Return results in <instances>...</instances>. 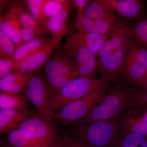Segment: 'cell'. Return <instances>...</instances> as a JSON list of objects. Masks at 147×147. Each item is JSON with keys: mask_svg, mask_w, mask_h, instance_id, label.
Listing matches in <instances>:
<instances>
[{"mask_svg": "<svg viewBox=\"0 0 147 147\" xmlns=\"http://www.w3.org/2000/svg\"><path fill=\"white\" fill-rule=\"evenodd\" d=\"M19 63L16 61L12 57H0V78L9 74L17 71Z\"/></svg>", "mask_w": 147, "mask_h": 147, "instance_id": "31", "label": "cell"}, {"mask_svg": "<svg viewBox=\"0 0 147 147\" xmlns=\"http://www.w3.org/2000/svg\"><path fill=\"white\" fill-rule=\"evenodd\" d=\"M110 147H147V137L131 133H121Z\"/></svg>", "mask_w": 147, "mask_h": 147, "instance_id": "25", "label": "cell"}, {"mask_svg": "<svg viewBox=\"0 0 147 147\" xmlns=\"http://www.w3.org/2000/svg\"><path fill=\"white\" fill-rule=\"evenodd\" d=\"M137 107L147 110V84L137 88L129 100V108Z\"/></svg>", "mask_w": 147, "mask_h": 147, "instance_id": "29", "label": "cell"}, {"mask_svg": "<svg viewBox=\"0 0 147 147\" xmlns=\"http://www.w3.org/2000/svg\"></svg>", "mask_w": 147, "mask_h": 147, "instance_id": "35", "label": "cell"}, {"mask_svg": "<svg viewBox=\"0 0 147 147\" xmlns=\"http://www.w3.org/2000/svg\"><path fill=\"white\" fill-rule=\"evenodd\" d=\"M45 0H26L25 1L29 12L46 31L47 20L44 17L42 11V6Z\"/></svg>", "mask_w": 147, "mask_h": 147, "instance_id": "27", "label": "cell"}, {"mask_svg": "<svg viewBox=\"0 0 147 147\" xmlns=\"http://www.w3.org/2000/svg\"><path fill=\"white\" fill-rule=\"evenodd\" d=\"M121 133H131L147 137V110L137 107L127 108L120 116Z\"/></svg>", "mask_w": 147, "mask_h": 147, "instance_id": "12", "label": "cell"}, {"mask_svg": "<svg viewBox=\"0 0 147 147\" xmlns=\"http://www.w3.org/2000/svg\"><path fill=\"white\" fill-rule=\"evenodd\" d=\"M72 6V1L66 0L63 9L56 16L47 20L46 31L51 34L53 39L58 38L68 32L69 28L67 25Z\"/></svg>", "mask_w": 147, "mask_h": 147, "instance_id": "18", "label": "cell"}, {"mask_svg": "<svg viewBox=\"0 0 147 147\" xmlns=\"http://www.w3.org/2000/svg\"><path fill=\"white\" fill-rule=\"evenodd\" d=\"M128 35L131 42L147 50V15L131 24L128 28Z\"/></svg>", "mask_w": 147, "mask_h": 147, "instance_id": "20", "label": "cell"}, {"mask_svg": "<svg viewBox=\"0 0 147 147\" xmlns=\"http://www.w3.org/2000/svg\"><path fill=\"white\" fill-rule=\"evenodd\" d=\"M50 93L45 78L38 72L31 73L25 95L36 108L34 115L47 121L53 120L49 115Z\"/></svg>", "mask_w": 147, "mask_h": 147, "instance_id": "10", "label": "cell"}, {"mask_svg": "<svg viewBox=\"0 0 147 147\" xmlns=\"http://www.w3.org/2000/svg\"><path fill=\"white\" fill-rule=\"evenodd\" d=\"M147 50L130 42L125 58L123 84L143 86L147 84Z\"/></svg>", "mask_w": 147, "mask_h": 147, "instance_id": "8", "label": "cell"}, {"mask_svg": "<svg viewBox=\"0 0 147 147\" xmlns=\"http://www.w3.org/2000/svg\"><path fill=\"white\" fill-rule=\"evenodd\" d=\"M84 15L93 20H98L107 19L117 15L103 0H92L86 7Z\"/></svg>", "mask_w": 147, "mask_h": 147, "instance_id": "21", "label": "cell"}, {"mask_svg": "<svg viewBox=\"0 0 147 147\" xmlns=\"http://www.w3.org/2000/svg\"><path fill=\"white\" fill-rule=\"evenodd\" d=\"M129 25L125 21L110 34L97 58L100 78L115 85L123 84L125 58L131 42L128 35Z\"/></svg>", "mask_w": 147, "mask_h": 147, "instance_id": "1", "label": "cell"}, {"mask_svg": "<svg viewBox=\"0 0 147 147\" xmlns=\"http://www.w3.org/2000/svg\"><path fill=\"white\" fill-rule=\"evenodd\" d=\"M65 36L61 50L75 63L77 77L96 79L97 58L87 47L82 36L69 27Z\"/></svg>", "mask_w": 147, "mask_h": 147, "instance_id": "5", "label": "cell"}, {"mask_svg": "<svg viewBox=\"0 0 147 147\" xmlns=\"http://www.w3.org/2000/svg\"><path fill=\"white\" fill-rule=\"evenodd\" d=\"M30 74L13 71L5 75L0 80L1 92L19 94L26 90Z\"/></svg>", "mask_w": 147, "mask_h": 147, "instance_id": "17", "label": "cell"}, {"mask_svg": "<svg viewBox=\"0 0 147 147\" xmlns=\"http://www.w3.org/2000/svg\"><path fill=\"white\" fill-rule=\"evenodd\" d=\"M30 103L25 95L1 92V109L26 110L29 109Z\"/></svg>", "mask_w": 147, "mask_h": 147, "instance_id": "23", "label": "cell"}, {"mask_svg": "<svg viewBox=\"0 0 147 147\" xmlns=\"http://www.w3.org/2000/svg\"><path fill=\"white\" fill-rule=\"evenodd\" d=\"M110 34L101 35L93 33H88L80 35L83 38L87 47L97 58L100 50L103 47Z\"/></svg>", "mask_w": 147, "mask_h": 147, "instance_id": "26", "label": "cell"}, {"mask_svg": "<svg viewBox=\"0 0 147 147\" xmlns=\"http://www.w3.org/2000/svg\"><path fill=\"white\" fill-rule=\"evenodd\" d=\"M1 147H40L35 142L19 129L1 139Z\"/></svg>", "mask_w": 147, "mask_h": 147, "instance_id": "22", "label": "cell"}, {"mask_svg": "<svg viewBox=\"0 0 147 147\" xmlns=\"http://www.w3.org/2000/svg\"><path fill=\"white\" fill-rule=\"evenodd\" d=\"M44 71L45 81L51 93L57 91L71 79L77 77L75 63L61 50L52 55L46 63Z\"/></svg>", "mask_w": 147, "mask_h": 147, "instance_id": "6", "label": "cell"}, {"mask_svg": "<svg viewBox=\"0 0 147 147\" xmlns=\"http://www.w3.org/2000/svg\"><path fill=\"white\" fill-rule=\"evenodd\" d=\"M17 48L16 43L0 30V56L12 57Z\"/></svg>", "mask_w": 147, "mask_h": 147, "instance_id": "30", "label": "cell"}, {"mask_svg": "<svg viewBox=\"0 0 147 147\" xmlns=\"http://www.w3.org/2000/svg\"><path fill=\"white\" fill-rule=\"evenodd\" d=\"M32 112L26 110L1 109L0 110V134H8L18 129L21 124L32 117Z\"/></svg>", "mask_w": 147, "mask_h": 147, "instance_id": "15", "label": "cell"}, {"mask_svg": "<svg viewBox=\"0 0 147 147\" xmlns=\"http://www.w3.org/2000/svg\"><path fill=\"white\" fill-rule=\"evenodd\" d=\"M21 26L15 5L12 6L0 18V30L16 43L17 47L23 44L20 30Z\"/></svg>", "mask_w": 147, "mask_h": 147, "instance_id": "16", "label": "cell"}, {"mask_svg": "<svg viewBox=\"0 0 147 147\" xmlns=\"http://www.w3.org/2000/svg\"><path fill=\"white\" fill-rule=\"evenodd\" d=\"M21 38L23 43L29 42L38 36L36 33L31 30L21 27L20 30Z\"/></svg>", "mask_w": 147, "mask_h": 147, "instance_id": "33", "label": "cell"}, {"mask_svg": "<svg viewBox=\"0 0 147 147\" xmlns=\"http://www.w3.org/2000/svg\"><path fill=\"white\" fill-rule=\"evenodd\" d=\"M71 125L73 137L88 147H110L119 134V118Z\"/></svg>", "mask_w": 147, "mask_h": 147, "instance_id": "3", "label": "cell"}, {"mask_svg": "<svg viewBox=\"0 0 147 147\" xmlns=\"http://www.w3.org/2000/svg\"><path fill=\"white\" fill-rule=\"evenodd\" d=\"M66 34L56 39L49 46L33 54L19 63L17 71L24 74L38 72L51 57L54 51Z\"/></svg>", "mask_w": 147, "mask_h": 147, "instance_id": "13", "label": "cell"}, {"mask_svg": "<svg viewBox=\"0 0 147 147\" xmlns=\"http://www.w3.org/2000/svg\"><path fill=\"white\" fill-rule=\"evenodd\" d=\"M135 86L125 84L115 85L85 117L73 125L91 123L120 117L129 108L130 97L137 88Z\"/></svg>", "mask_w": 147, "mask_h": 147, "instance_id": "2", "label": "cell"}, {"mask_svg": "<svg viewBox=\"0 0 147 147\" xmlns=\"http://www.w3.org/2000/svg\"><path fill=\"white\" fill-rule=\"evenodd\" d=\"M20 25L22 28L30 29L34 31L38 36L45 35L47 32L36 20L33 16L27 11L23 5H15Z\"/></svg>", "mask_w": 147, "mask_h": 147, "instance_id": "24", "label": "cell"}, {"mask_svg": "<svg viewBox=\"0 0 147 147\" xmlns=\"http://www.w3.org/2000/svg\"><path fill=\"white\" fill-rule=\"evenodd\" d=\"M123 19L139 20L146 13L144 2L141 0H103Z\"/></svg>", "mask_w": 147, "mask_h": 147, "instance_id": "14", "label": "cell"}, {"mask_svg": "<svg viewBox=\"0 0 147 147\" xmlns=\"http://www.w3.org/2000/svg\"><path fill=\"white\" fill-rule=\"evenodd\" d=\"M32 139L40 147H57L60 136L57 123L45 121L34 115L20 125L18 128Z\"/></svg>", "mask_w": 147, "mask_h": 147, "instance_id": "9", "label": "cell"}, {"mask_svg": "<svg viewBox=\"0 0 147 147\" xmlns=\"http://www.w3.org/2000/svg\"><path fill=\"white\" fill-rule=\"evenodd\" d=\"M125 21L117 15L103 20H95L86 17L84 14L77 13L74 28L80 34L93 33L107 35L110 34Z\"/></svg>", "mask_w": 147, "mask_h": 147, "instance_id": "11", "label": "cell"}, {"mask_svg": "<svg viewBox=\"0 0 147 147\" xmlns=\"http://www.w3.org/2000/svg\"><path fill=\"white\" fill-rule=\"evenodd\" d=\"M107 90L108 86L67 104L56 112L52 119L66 127L71 126L85 117L92 108L101 101Z\"/></svg>", "mask_w": 147, "mask_h": 147, "instance_id": "7", "label": "cell"}, {"mask_svg": "<svg viewBox=\"0 0 147 147\" xmlns=\"http://www.w3.org/2000/svg\"><path fill=\"white\" fill-rule=\"evenodd\" d=\"M108 83L101 78L78 77L71 79L59 90L50 93V117L52 118L56 112L67 104L107 86Z\"/></svg>", "mask_w": 147, "mask_h": 147, "instance_id": "4", "label": "cell"}, {"mask_svg": "<svg viewBox=\"0 0 147 147\" xmlns=\"http://www.w3.org/2000/svg\"><path fill=\"white\" fill-rule=\"evenodd\" d=\"M45 35L39 36L29 42L24 43L16 48L12 58L19 63L35 53L46 48L53 41Z\"/></svg>", "mask_w": 147, "mask_h": 147, "instance_id": "19", "label": "cell"}, {"mask_svg": "<svg viewBox=\"0 0 147 147\" xmlns=\"http://www.w3.org/2000/svg\"><path fill=\"white\" fill-rule=\"evenodd\" d=\"M57 147H88L67 134L63 137H60Z\"/></svg>", "mask_w": 147, "mask_h": 147, "instance_id": "32", "label": "cell"}, {"mask_svg": "<svg viewBox=\"0 0 147 147\" xmlns=\"http://www.w3.org/2000/svg\"><path fill=\"white\" fill-rule=\"evenodd\" d=\"M66 0H45L42 11L47 20L54 17L63 9Z\"/></svg>", "mask_w": 147, "mask_h": 147, "instance_id": "28", "label": "cell"}, {"mask_svg": "<svg viewBox=\"0 0 147 147\" xmlns=\"http://www.w3.org/2000/svg\"><path fill=\"white\" fill-rule=\"evenodd\" d=\"M72 5L76 8L77 13L84 14L86 7L90 2V0H73Z\"/></svg>", "mask_w": 147, "mask_h": 147, "instance_id": "34", "label": "cell"}]
</instances>
